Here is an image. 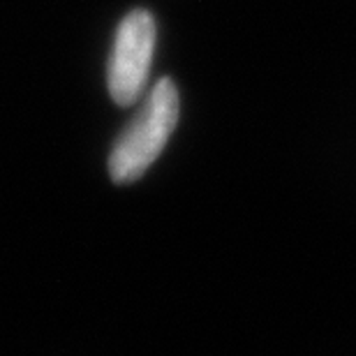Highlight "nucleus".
I'll list each match as a JSON object with an SVG mask.
<instances>
[{
	"label": "nucleus",
	"instance_id": "1",
	"mask_svg": "<svg viewBox=\"0 0 356 356\" xmlns=\"http://www.w3.org/2000/svg\"><path fill=\"white\" fill-rule=\"evenodd\" d=\"M181 99L172 79H160L148 92L144 106L134 116L109 153V176L113 183L127 185L139 181L158 160L162 148L176 130Z\"/></svg>",
	"mask_w": 356,
	"mask_h": 356
},
{
	"label": "nucleus",
	"instance_id": "2",
	"mask_svg": "<svg viewBox=\"0 0 356 356\" xmlns=\"http://www.w3.org/2000/svg\"><path fill=\"white\" fill-rule=\"evenodd\" d=\"M155 19L148 10L127 12L113 35L106 63V88L116 104L130 106L146 88L155 54Z\"/></svg>",
	"mask_w": 356,
	"mask_h": 356
}]
</instances>
